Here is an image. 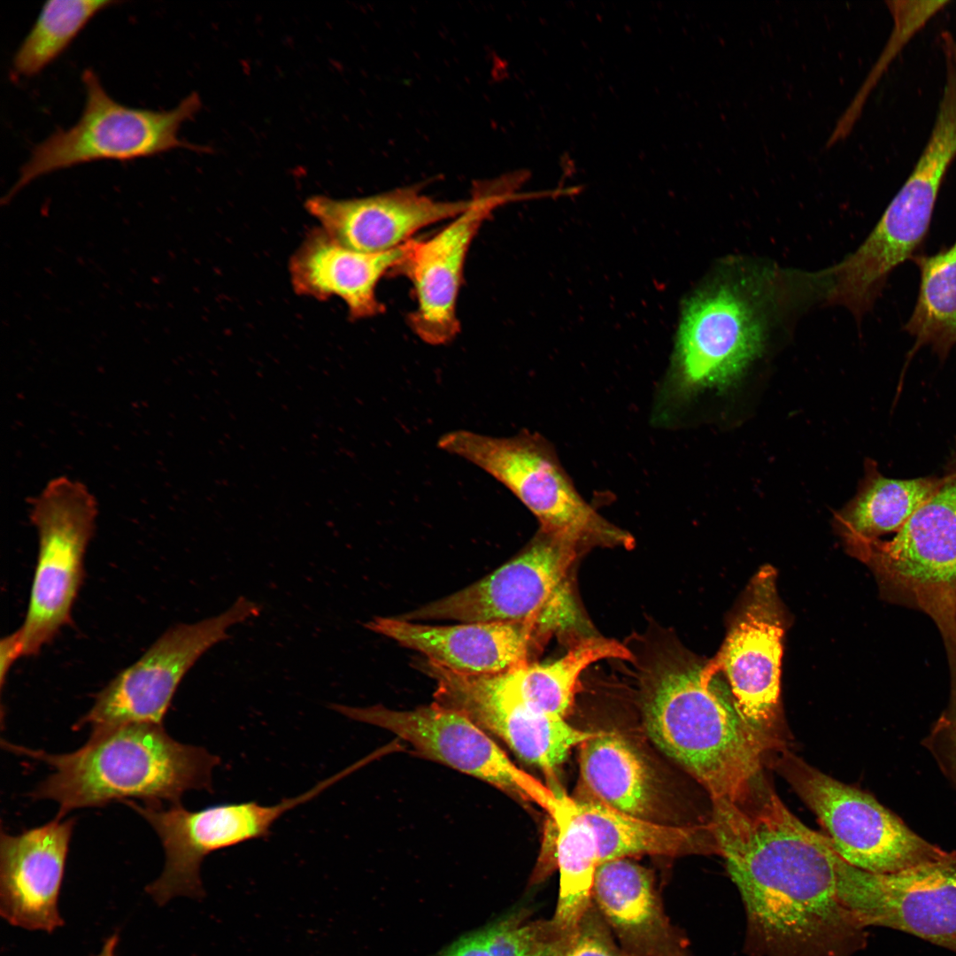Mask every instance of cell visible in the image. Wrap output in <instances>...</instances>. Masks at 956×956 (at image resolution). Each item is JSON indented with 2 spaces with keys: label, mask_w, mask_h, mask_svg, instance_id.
<instances>
[{
  "label": "cell",
  "mask_w": 956,
  "mask_h": 956,
  "mask_svg": "<svg viewBox=\"0 0 956 956\" xmlns=\"http://www.w3.org/2000/svg\"><path fill=\"white\" fill-rule=\"evenodd\" d=\"M782 283L775 271L736 261L687 300L673 359L675 393L724 389L745 373L766 348Z\"/></svg>",
  "instance_id": "obj_4"
},
{
  "label": "cell",
  "mask_w": 956,
  "mask_h": 956,
  "mask_svg": "<svg viewBox=\"0 0 956 956\" xmlns=\"http://www.w3.org/2000/svg\"><path fill=\"white\" fill-rule=\"evenodd\" d=\"M946 58H949L956 68V40L951 35L945 37Z\"/></svg>",
  "instance_id": "obj_37"
},
{
  "label": "cell",
  "mask_w": 956,
  "mask_h": 956,
  "mask_svg": "<svg viewBox=\"0 0 956 956\" xmlns=\"http://www.w3.org/2000/svg\"><path fill=\"white\" fill-rule=\"evenodd\" d=\"M405 244L385 252H361L336 243L320 227L315 228L290 258L293 289L298 295L319 300L341 298L352 320L377 316L384 312L376 296L377 284L398 265Z\"/></svg>",
  "instance_id": "obj_23"
},
{
  "label": "cell",
  "mask_w": 956,
  "mask_h": 956,
  "mask_svg": "<svg viewBox=\"0 0 956 956\" xmlns=\"http://www.w3.org/2000/svg\"><path fill=\"white\" fill-rule=\"evenodd\" d=\"M579 551L540 530L520 554L482 580L399 618L460 622H528L539 635L572 620L568 573Z\"/></svg>",
  "instance_id": "obj_9"
},
{
  "label": "cell",
  "mask_w": 956,
  "mask_h": 956,
  "mask_svg": "<svg viewBox=\"0 0 956 956\" xmlns=\"http://www.w3.org/2000/svg\"><path fill=\"white\" fill-rule=\"evenodd\" d=\"M365 627L417 651L426 659L470 675H495L528 663L540 635L528 622L428 625L397 617H374Z\"/></svg>",
  "instance_id": "obj_21"
},
{
  "label": "cell",
  "mask_w": 956,
  "mask_h": 956,
  "mask_svg": "<svg viewBox=\"0 0 956 956\" xmlns=\"http://www.w3.org/2000/svg\"><path fill=\"white\" fill-rule=\"evenodd\" d=\"M783 618L775 572L763 567L752 578L716 657L714 673L723 672L736 709L746 724L771 741L777 716L783 654Z\"/></svg>",
  "instance_id": "obj_17"
},
{
  "label": "cell",
  "mask_w": 956,
  "mask_h": 956,
  "mask_svg": "<svg viewBox=\"0 0 956 956\" xmlns=\"http://www.w3.org/2000/svg\"><path fill=\"white\" fill-rule=\"evenodd\" d=\"M330 707L352 720L387 729L408 742L419 754L470 775L550 812L555 790L520 769L489 735L464 713L435 701L412 710L382 705Z\"/></svg>",
  "instance_id": "obj_15"
},
{
  "label": "cell",
  "mask_w": 956,
  "mask_h": 956,
  "mask_svg": "<svg viewBox=\"0 0 956 956\" xmlns=\"http://www.w3.org/2000/svg\"><path fill=\"white\" fill-rule=\"evenodd\" d=\"M418 667L435 680V702L455 709L483 730L500 737L522 760L553 776L571 750L597 732L568 724L564 717L507 700L483 686L474 675L456 673L428 659Z\"/></svg>",
  "instance_id": "obj_18"
},
{
  "label": "cell",
  "mask_w": 956,
  "mask_h": 956,
  "mask_svg": "<svg viewBox=\"0 0 956 956\" xmlns=\"http://www.w3.org/2000/svg\"><path fill=\"white\" fill-rule=\"evenodd\" d=\"M260 612L258 604L239 597L216 616L172 627L100 690L73 729L88 726L95 732L130 723L163 724L180 682L197 660L228 639L232 626Z\"/></svg>",
  "instance_id": "obj_13"
},
{
  "label": "cell",
  "mask_w": 956,
  "mask_h": 956,
  "mask_svg": "<svg viewBox=\"0 0 956 956\" xmlns=\"http://www.w3.org/2000/svg\"><path fill=\"white\" fill-rule=\"evenodd\" d=\"M525 910L508 914L482 929L492 956H558L571 932L552 919L530 920Z\"/></svg>",
  "instance_id": "obj_31"
},
{
  "label": "cell",
  "mask_w": 956,
  "mask_h": 956,
  "mask_svg": "<svg viewBox=\"0 0 956 956\" xmlns=\"http://www.w3.org/2000/svg\"><path fill=\"white\" fill-rule=\"evenodd\" d=\"M558 956H628L620 946L593 901Z\"/></svg>",
  "instance_id": "obj_33"
},
{
  "label": "cell",
  "mask_w": 956,
  "mask_h": 956,
  "mask_svg": "<svg viewBox=\"0 0 956 956\" xmlns=\"http://www.w3.org/2000/svg\"><path fill=\"white\" fill-rule=\"evenodd\" d=\"M671 956H690V954L689 952V948H686V949L682 950V951H680V952H676V953H675V954H673Z\"/></svg>",
  "instance_id": "obj_38"
},
{
  "label": "cell",
  "mask_w": 956,
  "mask_h": 956,
  "mask_svg": "<svg viewBox=\"0 0 956 956\" xmlns=\"http://www.w3.org/2000/svg\"><path fill=\"white\" fill-rule=\"evenodd\" d=\"M574 800L596 836L598 865L643 854L676 857L708 850L699 843L705 827L659 824L599 803Z\"/></svg>",
  "instance_id": "obj_28"
},
{
  "label": "cell",
  "mask_w": 956,
  "mask_h": 956,
  "mask_svg": "<svg viewBox=\"0 0 956 956\" xmlns=\"http://www.w3.org/2000/svg\"><path fill=\"white\" fill-rule=\"evenodd\" d=\"M956 158V89L941 96L929 139L914 169L864 242L822 273L826 302L858 320L869 312L890 273L924 242L947 171Z\"/></svg>",
  "instance_id": "obj_5"
},
{
  "label": "cell",
  "mask_w": 956,
  "mask_h": 956,
  "mask_svg": "<svg viewBox=\"0 0 956 956\" xmlns=\"http://www.w3.org/2000/svg\"><path fill=\"white\" fill-rule=\"evenodd\" d=\"M549 813L556 830L555 867L559 872V890L552 921L571 932L592 902V887L598 866L594 831L574 798L557 791Z\"/></svg>",
  "instance_id": "obj_27"
},
{
  "label": "cell",
  "mask_w": 956,
  "mask_h": 956,
  "mask_svg": "<svg viewBox=\"0 0 956 956\" xmlns=\"http://www.w3.org/2000/svg\"><path fill=\"white\" fill-rule=\"evenodd\" d=\"M522 180L517 174L475 185L469 207L445 227L424 241L406 243L404 257L391 272L412 285L416 307L408 321L425 343L445 344L459 332L456 306L469 247L494 210L525 197L516 192Z\"/></svg>",
  "instance_id": "obj_14"
},
{
  "label": "cell",
  "mask_w": 956,
  "mask_h": 956,
  "mask_svg": "<svg viewBox=\"0 0 956 956\" xmlns=\"http://www.w3.org/2000/svg\"><path fill=\"white\" fill-rule=\"evenodd\" d=\"M836 891L864 928L898 929L956 952V851L887 874L857 868L838 856Z\"/></svg>",
  "instance_id": "obj_16"
},
{
  "label": "cell",
  "mask_w": 956,
  "mask_h": 956,
  "mask_svg": "<svg viewBox=\"0 0 956 956\" xmlns=\"http://www.w3.org/2000/svg\"><path fill=\"white\" fill-rule=\"evenodd\" d=\"M947 661L950 673L949 699L922 744L956 791V656L947 658Z\"/></svg>",
  "instance_id": "obj_32"
},
{
  "label": "cell",
  "mask_w": 956,
  "mask_h": 956,
  "mask_svg": "<svg viewBox=\"0 0 956 956\" xmlns=\"http://www.w3.org/2000/svg\"><path fill=\"white\" fill-rule=\"evenodd\" d=\"M883 597L929 617L956 654V444L931 496L890 540L852 548Z\"/></svg>",
  "instance_id": "obj_7"
},
{
  "label": "cell",
  "mask_w": 956,
  "mask_h": 956,
  "mask_svg": "<svg viewBox=\"0 0 956 956\" xmlns=\"http://www.w3.org/2000/svg\"><path fill=\"white\" fill-rule=\"evenodd\" d=\"M920 286L905 330L915 343L912 352L929 346L940 358L956 348V241L936 254H915Z\"/></svg>",
  "instance_id": "obj_29"
},
{
  "label": "cell",
  "mask_w": 956,
  "mask_h": 956,
  "mask_svg": "<svg viewBox=\"0 0 956 956\" xmlns=\"http://www.w3.org/2000/svg\"><path fill=\"white\" fill-rule=\"evenodd\" d=\"M606 659L632 660L633 656L614 639L588 637L551 663H525L498 674L475 676L486 688L507 700L565 717L581 674L591 664Z\"/></svg>",
  "instance_id": "obj_24"
},
{
  "label": "cell",
  "mask_w": 956,
  "mask_h": 956,
  "mask_svg": "<svg viewBox=\"0 0 956 956\" xmlns=\"http://www.w3.org/2000/svg\"><path fill=\"white\" fill-rule=\"evenodd\" d=\"M592 901L628 956H671L688 948L664 910L651 871L629 859L598 866Z\"/></svg>",
  "instance_id": "obj_22"
},
{
  "label": "cell",
  "mask_w": 956,
  "mask_h": 956,
  "mask_svg": "<svg viewBox=\"0 0 956 956\" xmlns=\"http://www.w3.org/2000/svg\"><path fill=\"white\" fill-rule=\"evenodd\" d=\"M75 819H57L19 835L1 832L0 914L12 925L52 932Z\"/></svg>",
  "instance_id": "obj_19"
},
{
  "label": "cell",
  "mask_w": 956,
  "mask_h": 956,
  "mask_svg": "<svg viewBox=\"0 0 956 956\" xmlns=\"http://www.w3.org/2000/svg\"><path fill=\"white\" fill-rule=\"evenodd\" d=\"M716 851L741 896L747 956H854L864 928L836 891L838 855L770 789L713 812Z\"/></svg>",
  "instance_id": "obj_1"
},
{
  "label": "cell",
  "mask_w": 956,
  "mask_h": 956,
  "mask_svg": "<svg viewBox=\"0 0 956 956\" xmlns=\"http://www.w3.org/2000/svg\"><path fill=\"white\" fill-rule=\"evenodd\" d=\"M649 673L644 715L651 741L712 801L749 800L758 788L765 752L774 743L742 719L708 663L671 657Z\"/></svg>",
  "instance_id": "obj_2"
},
{
  "label": "cell",
  "mask_w": 956,
  "mask_h": 956,
  "mask_svg": "<svg viewBox=\"0 0 956 956\" xmlns=\"http://www.w3.org/2000/svg\"><path fill=\"white\" fill-rule=\"evenodd\" d=\"M96 514L94 496L66 476L50 481L33 499L30 520L39 550L27 614L15 631L23 656L36 655L71 621Z\"/></svg>",
  "instance_id": "obj_11"
},
{
  "label": "cell",
  "mask_w": 956,
  "mask_h": 956,
  "mask_svg": "<svg viewBox=\"0 0 956 956\" xmlns=\"http://www.w3.org/2000/svg\"><path fill=\"white\" fill-rule=\"evenodd\" d=\"M347 775L341 771L308 790L277 804L257 801L225 803L189 811L181 804L168 805L127 800L158 836L166 855L161 875L146 887L159 905L177 896L202 898L204 895L200 867L209 854L263 838L284 813L320 795Z\"/></svg>",
  "instance_id": "obj_12"
},
{
  "label": "cell",
  "mask_w": 956,
  "mask_h": 956,
  "mask_svg": "<svg viewBox=\"0 0 956 956\" xmlns=\"http://www.w3.org/2000/svg\"><path fill=\"white\" fill-rule=\"evenodd\" d=\"M939 482L937 476L888 478L867 459L855 496L835 515L836 525L852 549L897 533Z\"/></svg>",
  "instance_id": "obj_26"
},
{
  "label": "cell",
  "mask_w": 956,
  "mask_h": 956,
  "mask_svg": "<svg viewBox=\"0 0 956 956\" xmlns=\"http://www.w3.org/2000/svg\"><path fill=\"white\" fill-rule=\"evenodd\" d=\"M22 656L21 646L15 632L4 637L0 643V682L3 689L7 674L15 660Z\"/></svg>",
  "instance_id": "obj_35"
},
{
  "label": "cell",
  "mask_w": 956,
  "mask_h": 956,
  "mask_svg": "<svg viewBox=\"0 0 956 956\" xmlns=\"http://www.w3.org/2000/svg\"><path fill=\"white\" fill-rule=\"evenodd\" d=\"M470 204L471 197L439 201L410 186L351 199L313 196L305 207L336 243L354 251L379 253L405 244L423 227L455 218Z\"/></svg>",
  "instance_id": "obj_20"
},
{
  "label": "cell",
  "mask_w": 956,
  "mask_h": 956,
  "mask_svg": "<svg viewBox=\"0 0 956 956\" xmlns=\"http://www.w3.org/2000/svg\"><path fill=\"white\" fill-rule=\"evenodd\" d=\"M6 750L44 762L51 773L29 793L58 804L55 818L117 800L181 804L190 790H212L220 758L180 743L163 724L130 723L91 732L76 751L53 754L2 740Z\"/></svg>",
  "instance_id": "obj_3"
},
{
  "label": "cell",
  "mask_w": 956,
  "mask_h": 956,
  "mask_svg": "<svg viewBox=\"0 0 956 956\" xmlns=\"http://www.w3.org/2000/svg\"><path fill=\"white\" fill-rule=\"evenodd\" d=\"M118 940L119 937L117 934L109 937L104 942L101 952L96 956H115Z\"/></svg>",
  "instance_id": "obj_36"
},
{
  "label": "cell",
  "mask_w": 956,
  "mask_h": 956,
  "mask_svg": "<svg viewBox=\"0 0 956 956\" xmlns=\"http://www.w3.org/2000/svg\"><path fill=\"white\" fill-rule=\"evenodd\" d=\"M85 104L78 121L58 129L32 150L17 181L4 199L10 200L34 180L55 171L97 160H132L177 148L198 150L181 140L179 131L200 109L190 93L170 110L124 105L113 99L91 69L81 75Z\"/></svg>",
  "instance_id": "obj_8"
},
{
  "label": "cell",
  "mask_w": 956,
  "mask_h": 956,
  "mask_svg": "<svg viewBox=\"0 0 956 956\" xmlns=\"http://www.w3.org/2000/svg\"><path fill=\"white\" fill-rule=\"evenodd\" d=\"M580 775L584 799L647 819L655 804L651 771L621 736L597 732L581 744Z\"/></svg>",
  "instance_id": "obj_25"
},
{
  "label": "cell",
  "mask_w": 956,
  "mask_h": 956,
  "mask_svg": "<svg viewBox=\"0 0 956 956\" xmlns=\"http://www.w3.org/2000/svg\"><path fill=\"white\" fill-rule=\"evenodd\" d=\"M778 771L818 817L836 854L857 868L887 874L948 858L871 795L811 767L789 752Z\"/></svg>",
  "instance_id": "obj_10"
},
{
  "label": "cell",
  "mask_w": 956,
  "mask_h": 956,
  "mask_svg": "<svg viewBox=\"0 0 956 956\" xmlns=\"http://www.w3.org/2000/svg\"><path fill=\"white\" fill-rule=\"evenodd\" d=\"M437 446L488 473L537 518L541 531L578 551L591 546H633L628 532L582 498L552 446L539 434L523 430L498 437L459 429L443 435Z\"/></svg>",
  "instance_id": "obj_6"
},
{
  "label": "cell",
  "mask_w": 956,
  "mask_h": 956,
  "mask_svg": "<svg viewBox=\"0 0 956 956\" xmlns=\"http://www.w3.org/2000/svg\"><path fill=\"white\" fill-rule=\"evenodd\" d=\"M119 4L112 0H52L39 15L17 49L13 72L21 77L38 74L59 57L98 12Z\"/></svg>",
  "instance_id": "obj_30"
},
{
  "label": "cell",
  "mask_w": 956,
  "mask_h": 956,
  "mask_svg": "<svg viewBox=\"0 0 956 956\" xmlns=\"http://www.w3.org/2000/svg\"><path fill=\"white\" fill-rule=\"evenodd\" d=\"M437 956H492L486 944L483 929L463 936Z\"/></svg>",
  "instance_id": "obj_34"
}]
</instances>
